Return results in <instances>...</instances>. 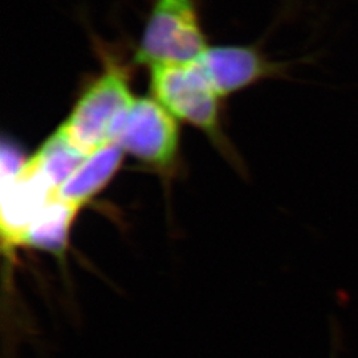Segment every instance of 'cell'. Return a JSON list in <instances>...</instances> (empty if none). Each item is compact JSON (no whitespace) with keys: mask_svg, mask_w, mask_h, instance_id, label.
Wrapping results in <instances>:
<instances>
[{"mask_svg":"<svg viewBox=\"0 0 358 358\" xmlns=\"http://www.w3.org/2000/svg\"><path fill=\"white\" fill-rule=\"evenodd\" d=\"M136 99L130 90L128 69L115 62H108L101 75L77 99L59 129L73 146L90 155L112 142L115 129Z\"/></svg>","mask_w":358,"mask_h":358,"instance_id":"6da1fadb","label":"cell"},{"mask_svg":"<svg viewBox=\"0 0 358 358\" xmlns=\"http://www.w3.org/2000/svg\"><path fill=\"white\" fill-rule=\"evenodd\" d=\"M149 68L154 99L177 120L202 130L217 146L224 148L220 130L222 97L199 60L159 63Z\"/></svg>","mask_w":358,"mask_h":358,"instance_id":"7a4b0ae2","label":"cell"},{"mask_svg":"<svg viewBox=\"0 0 358 358\" xmlns=\"http://www.w3.org/2000/svg\"><path fill=\"white\" fill-rule=\"evenodd\" d=\"M207 47L195 0H154L136 62L148 66L192 62Z\"/></svg>","mask_w":358,"mask_h":358,"instance_id":"3957f363","label":"cell"},{"mask_svg":"<svg viewBox=\"0 0 358 358\" xmlns=\"http://www.w3.org/2000/svg\"><path fill=\"white\" fill-rule=\"evenodd\" d=\"M112 142L142 164L170 173L179 155L178 122L154 97H140L115 129Z\"/></svg>","mask_w":358,"mask_h":358,"instance_id":"277c9868","label":"cell"},{"mask_svg":"<svg viewBox=\"0 0 358 358\" xmlns=\"http://www.w3.org/2000/svg\"><path fill=\"white\" fill-rule=\"evenodd\" d=\"M214 90L223 99L266 78H288L294 62H272L255 47H207L198 57Z\"/></svg>","mask_w":358,"mask_h":358,"instance_id":"5b68a950","label":"cell"},{"mask_svg":"<svg viewBox=\"0 0 358 358\" xmlns=\"http://www.w3.org/2000/svg\"><path fill=\"white\" fill-rule=\"evenodd\" d=\"M125 152L115 142L90 154L56 192V198L80 210L103 192L122 165Z\"/></svg>","mask_w":358,"mask_h":358,"instance_id":"8992f818","label":"cell"},{"mask_svg":"<svg viewBox=\"0 0 358 358\" xmlns=\"http://www.w3.org/2000/svg\"><path fill=\"white\" fill-rule=\"evenodd\" d=\"M81 210L55 196L27 229L19 248L55 256L60 264L66 263L69 236L77 214Z\"/></svg>","mask_w":358,"mask_h":358,"instance_id":"52a82bcc","label":"cell"},{"mask_svg":"<svg viewBox=\"0 0 358 358\" xmlns=\"http://www.w3.org/2000/svg\"><path fill=\"white\" fill-rule=\"evenodd\" d=\"M87 157L57 128L35 154L27 159L26 169L57 192Z\"/></svg>","mask_w":358,"mask_h":358,"instance_id":"ba28073f","label":"cell"},{"mask_svg":"<svg viewBox=\"0 0 358 358\" xmlns=\"http://www.w3.org/2000/svg\"><path fill=\"white\" fill-rule=\"evenodd\" d=\"M24 154L17 145L4 138L1 142V180L16 177L26 165Z\"/></svg>","mask_w":358,"mask_h":358,"instance_id":"9c48e42d","label":"cell"}]
</instances>
